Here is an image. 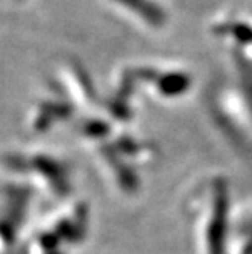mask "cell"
Returning a JSON list of instances; mask_svg holds the SVG:
<instances>
[{
    "mask_svg": "<svg viewBox=\"0 0 252 254\" xmlns=\"http://www.w3.org/2000/svg\"><path fill=\"white\" fill-rule=\"evenodd\" d=\"M189 82H187V78L184 76H179V75H172L169 78L164 79V82L161 84L163 90L169 95H176V93H181V91H184L187 88Z\"/></svg>",
    "mask_w": 252,
    "mask_h": 254,
    "instance_id": "cell-3",
    "label": "cell"
},
{
    "mask_svg": "<svg viewBox=\"0 0 252 254\" xmlns=\"http://www.w3.org/2000/svg\"><path fill=\"white\" fill-rule=\"evenodd\" d=\"M226 210H228V195L222 186L216 190L214 216L208 230V244L211 254H225V233H226Z\"/></svg>",
    "mask_w": 252,
    "mask_h": 254,
    "instance_id": "cell-1",
    "label": "cell"
},
{
    "mask_svg": "<svg viewBox=\"0 0 252 254\" xmlns=\"http://www.w3.org/2000/svg\"><path fill=\"white\" fill-rule=\"evenodd\" d=\"M119 2L131 8L132 11L139 12L140 17L148 20V23H151L153 26H159L164 23L163 11L152 2H148V0H119Z\"/></svg>",
    "mask_w": 252,
    "mask_h": 254,
    "instance_id": "cell-2",
    "label": "cell"
},
{
    "mask_svg": "<svg viewBox=\"0 0 252 254\" xmlns=\"http://www.w3.org/2000/svg\"><path fill=\"white\" fill-rule=\"evenodd\" d=\"M245 254H252V238H251L249 244H248L246 248H245Z\"/></svg>",
    "mask_w": 252,
    "mask_h": 254,
    "instance_id": "cell-4",
    "label": "cell"
}]
</instances>
